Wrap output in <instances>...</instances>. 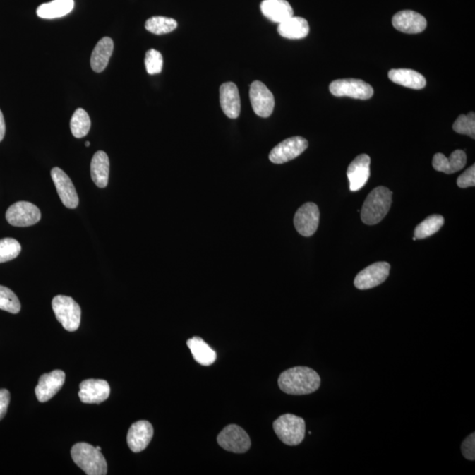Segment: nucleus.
<instances>
[{"label": "nucleus", "instance_id": "f257e3e1", "mask_svg": "<svg viewBox=\"0 0 475 475\" xmlns=\"http://www.w3.org/2000/svg\"><path fill=\"white\" fill-rule=\"evenodd\" d=\"M320 375L309 367L291 368L282 373L278 378V385L285 394L306 395L313 394L320 388Z\"/></svg>", "mask_w": 475, "mask_h": 475}, {"label": "nucleus", "instance_id": "f03ea898", "mask_svg": "<svg viewBox=\"0 0 475 475\" xmlns=\"http://www.w3.org/2000/svg\"><path fill=\"white\" fill-rule=\"evenodd\" d=\"M392 192L385 187H378L368 195L364 201L361 219L364 224L373 226L387 215L392 205Z\"/></svg>", "mask_w": 475, "mask_h": 475}, {"label": "nucleus", "instance_id": "7ed1b4c3", "mask_svg": "<svg viewBox=\"0 0 475 475\" xmlns=\"http://www.w3.org/2000/svg\"><path fill=\"white\" fill-rule=\"evenodd\" d=\"M71 458L88 475H105L108 466L101 451L87 443H78L71 448Z\"/></svg>", "mask_w": 475, "mask_h": 475}, {"label": "nucleus", "instance_id": "20e7f679", "mask_svg": "<svg viewBox=\"0 0 475 475\" xmlns=\"http://www.w3.org/2000/svg\"><path fill=\"white\" fill-rule=\"evenodd\" d=\"M273 428L278 438L287 445H299L305 438V420L291 414H285L277 418L274 421Z\"/></svg>", "mask_w": 475, "mask_h": 475}, {"label": "nucleus", "instance_id": "39448f33", "mask_svg": "<svg viewBox=\"0 0 475 475\" xmlns=\"http://www.w3.org/2000/svg\"><path fill=\"white\" fill-rule=\"evenodd\" d=\"M52 308L56 319L64 330L73 332L80 327L81 320L80 306L74 299L67 296H56L52 300Z\"/></svg>", "mask_w": 475, "mask_h": 475}, {"label": "nucleus", "instance_id": "423d86ee", "mask_svg": "<svg viewBox=\"0 0 475 475\" xmlns=\"http://www.w3.org/2000/svg\"><path fill=\"white\" fill-rule=\"evenodd\" d=\"M332 95L337 97H351L368 100L373 97L374 90L371 85L356 78H344L332 82L330 85Z\"/></svg>", "mask_w": 475, "mask_h": 475}, {"label": "nucleus", "instance_id": "0eeeda50", "mask_svg": "<svg viewBox=\"0 0 475 475\" xmlns=\"http://www.w3.org/2000/svg\"><path fill=\"white\" fill-rule=\"evenodd\" d=\"M217 443L227 452L244 453L251 447L248 433L236 424L228 425L217 435Z\"/></svg>", "mask_w": 475, "mask_h": 475}, {"label": "nucleus", "instance_id": "6e6552de", "mask_svg": "<svg viewBox=\"0 0 475 475\" xmlns=\"http://www.w3.org/2000/svg\"><path fill=\"white\" fill-rule=\"evenodd\" d=\"M7 222L13 227L34 226L41 220V212L37 206L28 202H17L7 210Z\"/></svg>", "mask_w": 475, "mask_h": 475}, {"label": "nucleus", "instance_id": "1a4fd4ad", "mask_svg": "<svg viewBox=\"0 0 475 475\" xmlns=\"http://www.w3.org/2000/svg\"><path fill=\"white\" fill-rule=\"evenodd\" d=\"M308 148V141L302 137L285 139L272 149L270 160L275 164H284L297 158Z\"/></svg>", "mask_w": 475, "mask_h": 475}, {"label": "nucleus", "instance_id": "9d476101", "mask_svg": "<svg viewBox=\"0 0 475 475\" xmlns=\"http://www.w3.org/2000/svg\"><path fill=\"white\" fill-rule=\"evenodd\" d=\"M250 102L257 116L267 119L273 113L275 99L272 92L259 80L253 82L249 91Z\"/></svg>", "mask_w": 475, "mask_h": 475}, {"label": "nucleus", "instance_id": "9b49d317", "mask_svg": "<svg viewBox=\"0 0 475 475\" xmlns=\"http://www.w3.org/2000/svg\"><path fill=\"white\" fill-rule=\"evenodd\" d=\"M390 264L380 262L371 264L356 275L354 284L359 290H369L383 284L390 272Z\"/></svg>", "mask_w": 475, "mask_h": 475}, {"label": "nucleus", "instance_id": "f8f14e48", "mask_svg": "<svg viewBox=\"0 0 475 475\" xmlns=\"http://www.w3.org/2000/svg\"><path fill=\"white\" fill-rule=\"evenodd\" d=\"M320 210L315 203H306L300 207L294 217L296 230L303 237L313 236L319 227Z\"/></svg>", "mask_w": 475, "mask_h": 475}, {"label": "nucleus", "instance_id": "ddd939ff", "mask_svg": "<svg viewBox=\"0 0 475 475\" xmlns=\"http://www.w3.org/2000/svg\"><path fill=\"white\" fill-rule=\"evenodd\" d=\"M66 381V374L63 371L56 370L45 373L39 378L37 387H35V395L40 402L49 401L58 394Z\"/></svg>", "mask_w": 475, "mask_h": 475}, {"label": "nucleus", "instance_id": "4468645a", "mask_svg": "<svg viewBox=\"0 0 475 475\" xmlns=\"http://www.w3.org/2000/svg\"><path fill=\"white\" fill-rule=\"evenodd\" d=\"M110 387L108 382L103 380H87L80 385V401L88 404H100L109 397Z\"/></svg>", "mask_w": 475, "mask_h": 475}, {"label": "nucleus", "instance_id": "2eb2a0df", "mask_svg": "<svg viewBox=\"0 0 475 475\" xmlns=\"http://www.w3.org/2000/svg\"><path fill=\"white\" fill-rule=\"evenodd\" d=\"M52 178L64 206L69 209L77 208L78 196L70 177L59 167H54L52 170Z\"/></svg>", "mask_w": 475, "mask_h": 475}, {"label": "nucleus", "instance_id": "dca6fc26", "mask_svg": "<svg viewBox=\"0 0 475 475\" xmlns=\"http://www.w3.org/2000/svg\"><path fill=\"white\" fill-rule=\"evenodd\" d=\"M153 437V427L148 421H138L128 431L127 443L133 452H140L148 447Z\"/></svg>", "mask_w": 475, "mask_h": 475}, {"label": "nucleus", "instance_id": "f3484780", "mask_svg": "<svg viewBox=\"0 0 475 475\" xmlns=\"http://www.w3.org/2000/svg\"><path fill=\"white\" fill-rule=\"evenodd\" d=\"M392 26L406 34H419L427 27V20L421 14L411 10L401 11L392 18Z\"/></svg>", "mask_w": 475, "mask_h": 475}, {"label": "nucleus", "instance_id": "a211bd4d", "mask_svg": "<svg viewBox=\"0 0 475 475\" xmlns=\"http://www.w3.org/2000/svg\"><path fill=\"white\" fill-rule=\"evenodd\" d=\"M370 165V157L367 155H361L349 166L347 176L351 191H359L367 184L371 174Z\"/></svg>", "mask_w": 475, "mask_h": 475}, {"label": "nucleus", "instance_id": "6ab92c4d", "mask_svg": "<svg viewBox=\"0 0 475 475\" xmlns=\"http://www.w3.org/2000/svg\"><path fill=\"white\" fill-rule=\"evenodd\" d=\"M220 105L223 112L231 119H238L241 114V98L237 85L233 82H227L220 87Z\"/></svg>", "mask_w": 475, "mask_h": 475}, {"label": "nucleus", "instance_id": "aec40b11", "mask_svg": "<svg viewBox=\"0 0 475 475\" xmlns=\"http://www.w3.org/2000/svg\"><path fill=\"white\" fill-rule=\"evenodd\" d=\"M466 164L467 155L462 150H456L449 158H446L443 153H437L432 162L435 170L447 174H455L463 169Z\"/></svg>", "mask_w": 475, "mask_h": 475}, {"label": "nucleus", "instance_id": "412c9836", "mask_svg": "<svg viewBox=\"0 0 475 475\" xmlns=\"http://www.w3.org/2000/svg\"><path fill=\"white\" fill-rule=\"evenodd\" d=\"M260 10L264 16L278 24L294 16V9L287 0H263Z\"/></svg>", "mask_w": 475, "mask_h": 475}, {"label": "nucleus", "instance_id": "4be33fe9", "mask_svg": "<svg viewBox=\"0 0 475 475\" xmlns=\"http://www.w3.org/2000/svg\"><path fill=\"white\" fill-rule=\"evenodd\" d=\"M114 51V42L112 38L101 39L96 44L91 56V67L95 73H100L108 66Z\"/></svg>", "mask_w": 475, "mask_h": 475}, {"label": "nucleus", "instance_id": "5701e85b", "mask_svg": "<svg viewBox=\"0 0 475 475\" xmlns=\"http://www.w3.org/2000/svg\"><path fill=\"white\" fill-rule=\"evenodd\" d=\"M277 31L284 38L303 39L308 35L310 28L303 18L291 16L278 25Z\"/></svg>", "mask_w": 475, "mask_h": 475}, {"label": "nucleus", "instance_id": "b1692460", "mask_svg": "<svg viewBox=\"0 0 475 475\" xmlns=\"http://www.w3.org/2000/svg\"><path fill=\"white\" fill-rule=\"evenodd\" d=\"M388 77L395 84L411 89H423L426 85V80L419 73L409 69H392L389 71Z\"/></svg>", "mask_w": 475, "mask_h": 475}, {"label": "nucleus", "instance_id": "393cba45", "mask_svg": "<svg viewBox=\"0 0 475 475\" xmlns=\"http://www.w3.org/2000/svg\"><path fill=\"white\" fill-rule=\"evenodd\" d=\"M91 176L97 187H107L109 176V159L107 153L99 151L92 157L91 162Z\"/></svg>", "mask_w": 475, "mask_h": 475}, {"label": "nucleus", "instance_id": "a878e982", "mask_svg": "<svg viewBox=\"0 0 475 475\" xmlns=\"http://www.w3.org/2000/svg\"><path fill=\"white\" fill-rule=\"evenodd\" d=\"M187 344L196 362L203 366H212L215 362L217 359L216 351L210 345L207 344L202 338L196 337L189 339Z\"/></svg>", "mask_w": 475, "mask_h": 475}, {"label": "nucleus", "instance_id": "bb28decb", "mask_svg": "<svg viewBox=\"0 0 475 475\" xmlns=\"http://www.w3.org/2000/svg\"><path fill=\"white\" fill-rule=\"evenodd\" d=\"M74 8V0H52L38 7L37 13L42 19H56L69 14Z\"/></svg>", "mask_w": 475, "mask_h": 475}, {"label": "nucleus", "instance_id": "cd10ccee", "mask_svg": "<svg viewBox=\"0 0 475 475\" xmlns=\"http://www.w3.org/2000/svg\"><path fill=\"white\" fill-rule=\"evenodd\" d=\"M71 133L76 138H82L88 134L91 128V120L83 109H78L71 119Z\"/></svg>", "mask_w": 475, "mask_h": 475}, {"label": "nucleus", "instance_id": "c85d7f7f", "mask_svg": "<svg viewBox=\"0 0 475 475\" xmlns=\"http://www.w3.org/2000/svg\"><path fill=\"white\" fill-rule=\"evenodd\" d=\"M445 219L441 215H431L418 224L415 230V238L423 239L438 233L444 226Z\"/></svg>", "mask_w": 475, "mask_h": 475}, {"label": "nucleus", "instance_id": "c756f323", "mask_svg": "<svg viewBox=\"0 0 475 475\" xmlns=\"http://www.w3.org/2000/svg\"><path fill=\"white\" fill-rule=\"evenodd\" d=\"M178 24L172 18L155 16L150 18L145 23L146 30L155 35H165L174 31Z\"/></svg>", "mask_w": 475, "mask_h": 475}, {"label": "nucleus", "instance_id": "7c9ffc66", "mask_svg": "<svg viewBox=\"0 0 475 475\" xmlns=\"http://www.w3.org/2000/svg\"><path fill=\"white\" fill-rule=\"evenodd\" d=\"M0 310L6 311L11 313H20V303L17 296L10 289L0 285Z\"/></svg>", "mask_w": 475, "mask_h": 475}, {"label": "nucleus", "instance_id": "2f4dec72", "mask_svg": "<svg viewBox=\"0 0 475 475\" xmlns=\"http://www.w3.org/2000/svg\"><path fill=\"white\" fill-rule=\"evenodd\" d=\"M20 251L21 246L16 239L12 238L0 239V263L16 259Z\"/></svg>", "mask_w": 475, "mask_h": 475}, {"label": "nucleus", "instance_id": "473e14b6", "mask_svg": "<svg viewBox=\"0 0 475 475\" xmlns=\"http://www.w3.org/2000/svg\"><path fill=\"white\" fill-rule=\"evenodd\" d=\"M453 130L457 133L467 135L475 138V114L470 112L469 115H460L453 124Z\"/></svg>", "mask_w": 475, "mask_h": 475}, {"label": "nucleus", "instance_id": "72a5a7b5", "mask_svg": "<svg viewBox=\"0 0 475 475\" xmlns=\"http://www.w3.org/2000/svg\"><path fill=\"white\" fill-rule=\"evenodd\" d=\"M145 64L149 74L160 73L163 67V56L156 49H149L145 54Z\"/></svg>", "mask_w": 475, "mask_h": 475}, {"label": "nucleus", "instance_id": "f704fd0d", "mask_svg": "<svg viewBox=\"0 0 475 475\" xmlns=\"http://www.w3.org/2000/svg\"><path fill=\"white\" fill-rule=\"evenodd\" d=\"M457 185L459 188H466L469 187H474L475 186V166L470 167L467 169L462 176L457 180Z\"/></svg>", "mask_w": 475, "mask_h": 475}, {"label": "nucleus", "instance_id": "c9c22d12", "mask_svg": "<svg viewBox=\"0 0 475 475\" xmlns=\"http://www.w3.org/2000/svg\"><path fill=\"white\" fill-rule=\"evenodd\" d=\"M462 455L467 459H475V434H471L467 437L462 445Z\"/></svg>", "mask_w": 475, "mask_h": 475}, {"label": "nucleus", "instance_id": "e433bc0d", "mask_svg": "<svg viewBox=\"0 0 475 475\" xmlns=\"http://www.w3.org/2000/svg\"><path fill=\"white\" fill-rule=\"evenodd\" d=\"M10 403V392L6 389H0V421L6 415Z\"/></svg>", "mask_w": 475, "mask_h": 475}, {"label": "nucleus", "instance_id": "4c0bfd02", "mask_svg": "<svg viewBox=\"0 0 475 475\" xmlns=\"http://www.w3.org/2000/svg\"><path fill=\"white\" fill-rule=\"evenodd\" d=\"M6 133V124L5 119H4L3 113L1 109H0V142L3 140L4 137H5Z\"/></svg>", "mask_w": 475, "mask_h": 475}, {"label": "nucleus", "instance_id": "58836bf2", "mask_svg": "<svg viewBox=\"0 0 475 475\" xmlns=\"http://www.w3.org/2000/svg\"><path fill=\"white\" fill-rule=\"evenodd\" d=\"M85 146H87V148H88V146H90V142L88 141L85 142Z\"/></svg>", "mask_w": 475, "mask_h": 475}, {"label": "nucleus", "instance_id": "ea45409f", "mask_svg": "<svg viewBox=\"0 0 475 475\" xmlns=\"http://www.w3.org/2000/svg\"><path fill=\"white\" fill-rule=\"evenodd\" d=\"M95 448H96V449H97V450H98V451H102V448H101V447H100V446H97V447H95Z\"/></svg>", "mask_w": 475, "mask_h": 475}]
</instances>
